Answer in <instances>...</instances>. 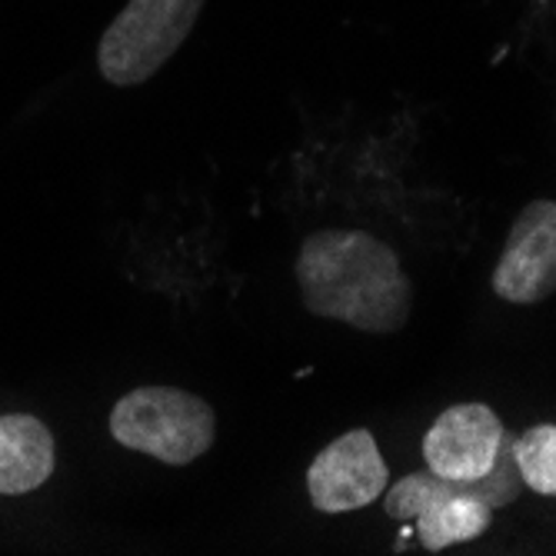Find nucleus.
Segmentation results:
<instances>
[{
  "mask_svg": "<svg viewBox=\"0 0 556 556\" xmlns=\"http://www.w3.org/2000/svg\"><path fill=\"white\" fill-rule=\"evenodd\" d=\"M293 277L303 307L364 333H396L410 317V280L396 250L367 230H317L300 243Z\"/></svg>",
  "mask_w": 556,
  "mask_h": 556,
  "instance_id": "f257e3e1",
  "label": "nucleus"
},
{
  "mask_svg": "<svg viewBox=\"0 0 556 556\" xmlns=\"http://www.w3.org/2000/svg\"><path fill=\"white\" fill-rule=\"evenodd\" d=\"M514 443V433L503 437L493 470H486L480 480H443L433 470L403 477L400 483L383 490L387 517L400 523L417 520L420 543L430 553L483 536L493 523V510L510 507L523 490Z\"/></svg>",
  "mask_w": 556,
  "mask_h": 556,
  "instance_id": "f03ea898",
  "label": "nucleus"
},
{
  "mask_svg": "<svg viewBox=\"0 0 556 556\" xmlns=\"http://www.w3.org/2000/svg\"><path fill=\"white\" fill-rule=\"evenodd\" d=\"M111 437L167 467H187L214 446L217 417L197 393L177 387H137L114 403Z\"/></svg>",
  "mask_w": 556,
  "mask_h": 556,
  "instance_id": "7ed1b4c3",
  "label": "nucleus"
},
{
  "mask_svg": "<svg viewBox=\"0 0 556 556\" xmlns=\"http://www.w3.org/2000/svg\"><path fill=\"white\" fill-rule=\"evenodd\" d=\"M204 0H130L97 43V67L111 84L154 77L193 30Z\"/></svg>",
  "mask_w": 556,
  "mask_h": 556,
  "instance_id": "20e7f679",
  "label": "nucleus"
},
{
  "mask_svg": "<svg viewBox=\"0 0 556 556\" xmlns=\"http://www.w3.org/2000/svg\"><path fill=\"white\" fill-rule=\"evenodd\" d=\"M311 503L320 514L361 510L387 490V464L370 430H346L327 443L307 470Z\"/></svg>",
  "mask_w": 556,
  "mask_h": 556,
  "instance_id": "39448f33",
  "label": "nucleus"
},
{
  "mask_svg": "<svg viewBox=\"0 0 556 556\" xmlns=\"http://www.w3.org/2000/svg\"><path fill=\"white\" fill-rule=\"evenodd\" d=\"M556 290V200H533L514 220L493 270V293L507 303H540Z\"/></svg>",
  "mask_w": 556,
  "mask_h": 556,
  "instance_id": "423d86ee",
  "label": "nucleus"
},
{
  "mask_svg": "<svg viewBox=\"0 0 556 556\" xmlns=\"http://www.w3.org/2000/svg\"><path fill=\"white\" fill-rule=\"evenodd\" d=\"M507 427L486 403H457L424 437V460L443 480H480L493 470Z\"/></svg>",
  "mask_w": 556,
  "mask_h": 556,
  "instance_id": "0eeeda50",
  "label": "nucleus"
},
{
  "mask_svg": "<svg viewBox=\"0 0 556 556\" xmlns=\"http://www.w3.org/2000/svg\"><path fill=\"white\" fill-rule=\"evenodd\" d=\"M58 446L37 417L8 414L0 417V496H24L43 486L54 473Z\"/></svg>",
  "mask_w": 556,
  "mask_h": 556,
  "instance_id": "6e6552de",
  "label": "nucleus"
},
{
  "mask_svg": "<svg viewBox=\"0 0 556 556\" xmlns=\"http://www.w3.org/2000/svg\"><path fill=\"white\" fill-rule=\"evenodd\" d=\"M523 486L540 496H556V424H536L514 443Z\"/></svg>",
  "mask_w": 556,
  "mask_h": 556,
  "instance_id": "1a4fd4ad",
  "label": "nucleus"
}]
</instances>
